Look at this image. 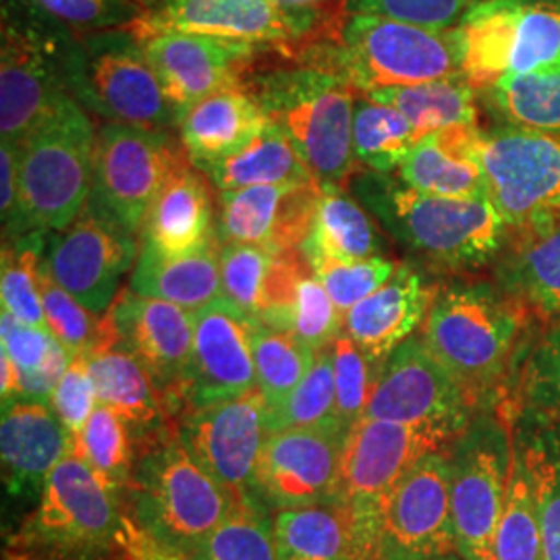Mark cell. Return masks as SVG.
Listing matches in <instances>:
<instances>
[{
  "label": "cell",
  "mask_w": 560,
  "mask_h": 560,
  "mask_svg": "<svg viewBox=\"0 0 560 560\" xmlns=\"http://www.w3.org/2000/svg\"><path fill=\"white\" fill-rule=\"evenodd\" d=\"M138 451L127 490L131 521L164 552L189 559L240 502L194 459L175 428L140 442Z\"/></svg>",
  "instance_id": "obj_4"
},
{
  "label": "cell",
  "mask_w": 560,
  "mask_h": 560,
  "mask_svg": "<svg viewBox=\"0 0 560 560\" xmlns=\"http://www.w3.org/2000/svg\"><path fill=\"white\" fill-rule=\"evenodd\" d=\"M96 131L71 94L20 145V224L11 240L59 233L80 219L94 187Z\"/></svg>",
  "instance_id": "obj_6"
},
{
  "label": "cell",
  "mask_w": 560,
  "mask_h": 560,
  "mask_svg": "<svg viewBox=\"0 0 560 560\" xmlns=\"http://www.w3.org/2000/svg\"><path fill=\"white\" fill-rule=\"evenodd\" d=\"M476 411L480 409L459 382L413 335L384 361L365 418L436 425L460 434Z\"/></svg>",
  "instance_id": "obj_16"
},
{
  "label": "cell",
  "mask_w": 560,
  "mask_h": 560,
  "mask_svg": "<svg viewBox=\"0 0 560 560\" xmlns=\"http://www.w3.org/2000/svg\"><path fill=\"white\" fill-rule=\"evenodd\" d=\"M69 453L80 457L102 483L127 492L138 460V442L129 423L113 409L98 405L78 436H71Z\"/></svg>",
  "instance_id": "obj_42"
},
{
  "label": "cell",
  "mask_w": 560,
  "mask_h": 560,
  "mask_svg": "<svg viewBox=\"0 0 560 560\" xmlns=\"http://www.w3.org/2000/svg\"><path fill=\"white\" fill-rule=\"evenodd\" d=\"M451 511L457 552L494 560V538L513 465V428L497 407H486L448 446Z\"/></svg>",
  "instance_id": "obj_10"
},
{
  "label": "cell",
  "mask_w": 560,
  "mask_h": 560,
  "mask_svg": "<svg viewBox=\"0 0 560 560\" xmlns=\"http://www.w3.org/2000/svg\"><path fill=\"white\" fill-rule=\"evenodd\" d=\"M335 361L332 345L316 351V361L300 386L280 402L266 407V430L275 434L289 428H312L335 420ZM339 423V421H337Z\"/></svg>",
  "instance_id": "obj_49"
},
{
  "label": "cell",
  "mask_w": 560,
  "mask_h": 560,
  "mask_svg": "<svg viewBox=\"0 0 560 560\" xmlns=\"http://www.w3.org/2000/svg\"><path fill=\"white\" fill-rule=\"evenodd\" d=\"M141 235L145 245L166 256L194 254L219 241L208 183L191 162L164 185Z\"/></svg>",
  "instance_id": "obj_30"
},
{
  "label": "cell",
  "mask_w": 560,
  "mask_h": 560,
  "mask_svg": "<svg viewBox=\"0 0 560 560\" xmlns=\"http://www.w3.org/2000/svg\"><path fill=\"white\" fill-rule=\"evenodd\" d=\"M243 88L291 140L320 187L349 185L355 175V85L335 73L289 60L275 69L252 71Z\"/></svg>",
  "instance_id": "obj_3"
},
{
  "label": "cell",
  "mask_w": 560,
  "mask_h": 560,
  "mask_svg": "<svg viewBox=\"0 0 560 560\" xmlns=\"http://www.w3.org/2000/svg\"><path fill=\"white\" fill-rule=\"evenodd\" d=\"M62 75L69 94L108 122L159 131L179 127L143 42L129 27L65 36Z\"/></svg>",
  "instance_id": "obj_8"
},
{
  "label": "cell",
  "mask_w": 560,
  "mask_h": 560,
  "mask_svg": "<svg viewBox=\"0 0 560 560\" xmlns=\"http://www.w3.org/2000/svg\"><path fill=\"white\" fill-rule=\"evenodd\" d=\"M179 120L194 104L229 88H243L272 44L156 32L140 36Z\"/></svg>",
  "instance_id": "obj_21"
},
{
  "label": "cell",
  "mask_w": 560,
  "mask_h": 560,
  "mask_svg": "<svg viewBox=\"0 0 560 560\" xmlns=\"http://www.w3.org/2000/svg\"><path fill=\"white\" fill-rule=\"evenodd\" d=\"M191 560H279L275 517L261 502H240Z\"/></svg>",
  "instance_id": "obj_48"
},
{
  "label": "cell",
  "mask_w": 560,
  "mask_h": 560,
  "mask_svg": "<svg viewBox=\"0 0 560 560\" xmlns=\"http://www.w3.org/2000/svg\"><path fill=\"white\" fill-rule=\"evenodd\" d=\"M480 102L499 125L560 138V69L504 75L481 90Z\"/></svg>",
  "instance_id": "obj_40"
},
{
  "label": "cell",
  "mask_w": 560,
  "mask_h": 560,
  "mask_svg": "<svg viewBox=\"0 0 560 560\" xmlns=\"http://www.w3.org/2000/svg\"><path fill=\"white\" fill-rule=\"evenodd\" d=\"M320 196L316 180L221 191L219 241L258 245L275 254L301 249L314 229Z\"/></svg>",
  "instance_id": "obj_23"
},
{
  "label": "cell",
  "mask_w": 560,
  "mask_h": 560,
  "mask_svg": "<svg viewBox=\"0 0 560 560\" xmlns=\"http://www.w3.org/2000/svg\"><path fill=\"white\" fill-rule=\"evenodd\" d=\"M536 318L497 280L457 279L441 287L421 339L478 409L509 399Z\"/></svg>",
  "instance_id": "obj_1"
},
{
  "label": "cell",
  "mask_w": 560,
  "mask_h": 560,
  "mask_svg": "<svg viewBox=\"0 0 560 560\" xmlns=\"http://www.w3.org/2000/svg\"><path fill=\"white\" fill-rule=\"evenodd\" d=\"M345 328V318L337 305L322 287L314 272L303 277L298 289V298L289 314L287 332L300 339L314 351H322L339 339Z\"/></svg>",
  "instance_id": "obj_54"
},
{
  "label": "cell",
  "mask_w": 560,
  "mask_h": 560,
  "mask_svg": "<svg viewBox=\"0 0 560 560\" xmlns=\"http://www.w3.org/2000/svg\"><path fill=\"white\" fill-rule=\"evenodd\" d=\"M488 200L509 229L560 217V138L511 125L478 129Z\"/></svg>",
  "instance_id": "obj_12"
},
{
  "label": "cell",
  "mask_w": 560,
  "mask_h": 560,
  "mask_svg": "<svg viewBox=\"0 0 560 560\" xmlns=\"http://www.w3.org/2000/svg\"><path fill=\"white\" fill-rule=\"evenodd\" d=\"M436 293L439 287L428 282L421 270L400 264L393 279L345 314V335L382 368L400 342L413 337Z\"/></svg>",
  "instance_id": "obj_25"
},
{
  "label": "cell",
  "mask_w": 560,
  "mask_h": 560,
  "mask_svg": "<svg viewBox=\"0 0 560 560\" xmlns=\"http://www.w3.org/2000/svg\"><path fill=\"white\" fill-rule=\"evenodd\" d=\"M280 2L291 7H324L326 0H280Z\"/></svg>",
  "instance_id": "obj_58"
},
{
  "label": "cell",
  "mask_w": 560,
  "mask_h": 560,
  "mask_svg": "<svg viewBox=\"0 0 560 560\" xmlns=\"http://www.w3.org/2000/svg\"><path fill=\"white\" fill-rule=\"evenodd\" d=\"M0 212L4 240H11L20 224V145L11 141L0 148Z\"/></svg>",
  "instance_id": "obj_57"
},
{
  "label": "cell",
  "mask_w": 560,
  "mask_h": 560,
  "mask_svg": "<svg viewBox=\"0 0 560 560\" xmlns=\"http://www.w3.org/2000/svg\"><path fill=\"white\" fill-rule=\"evenodd\" d=\"M266 125L268 117L247 88H229L194 104L180 117V145L201 171L243 150Z\"/></svg>",
  "instance_id": "obj_29"
},
{
  "label": "cell",
  "mask_w": 560,
  "mask_h": 560,
  "mask_svg": "<svg viewBox=\"0 0 560 560\" xmlns=\"http://www.w3.org/2000/svg\"><path fill=\"white\" fill-rule=\"evenodd\" d=\"M314 272L301 249L268 252L258 245L221 243L222 298L249 320L287 332L303 277Z\"/></svg>",
  "instance_id": "obj_24"
},
{
  "label": "cell",
  "mask_w": 560,
  "mask_h": 560,
  "mask_svg": "<svg viewBox=\"0 0 560 560\" xmlns=\"http://www.w3.org/2000/svg\"><path fill=\"white\" fill-rule=\"evenodd\" d=\"M48 405L67 428L69 436H78L101 405L85 358H75L69 363Z\"/></svg>",
  "instance_id": "obj_56"
},
{
  "label": "cell",
  "mask_w": 560,
  "mask_h": 560,
  "mask_svg": "<svg viewBox=\"0 0 560 560\" xmlns=\"http://www.w3.org/2000/svg\"><path fill=\"white\" fill-rule=\"evenodd\" d=\"M177 432L194 459L237 502H260L254 478L261 446L268 439L266 400L260 388L237 399L191 409L180 418Z\"/></svg>",
  "instance_id": "obj_18"
},
{
  "label": "cell",
  "mask_w": 560,
  "mask_h": 560,
  "mask_svg": "<svg viewBox=\"0 0 560 560\" xmlns=\"http://www.w3.org/2000/svg\"><path fill=\"white\" fill-rule=\"evenodd\" d=\"M314 275L337 305L340 316L355 307L360 301L376 293L397 272V261L384 256L351 261H320L314 264Z\"/></svg>",
  "instance_id": "obj_53"
},
{
  "label": "cell",
  "mask_w": 560,
  "mask_h": 560,
  "mask_svg": "<svg viewBox=\"0 0 560 560\" xmlns=\"http://www.w3.org/2000/svg\"><path fill=\"white\" fill-rule=\"evenodd\" d=\"M2 351L20 374L18 400L48 402L73 358L50 332L21 324L7 312L0 314Z\"/></svg>",
  "instance_id": "obj_41"
},
{
  "label": "cell",
  "mask_w": 560,
  "mask_h": 560,
  "mask_svg": "<svg viewBox=\"0 0 560 560\" xmlns=\"http://www.w3.org/2000/svg\"><path fill=\"white\" fill-rule=\"evenodd\" d=\"M119 347L140 361L161 395L168 418H183L187 405V374L194 351V312L120 291L108 310Z\"/></svg>",
  "instance_id": "obj_17"
},
{
  "label": "cell",
  "mask_w": 560,
  "mask_h": 560,
  "mask_svg": "<svg viewBox=\"0 0 560 560\" xmlns=\"http://www.w3.org/2000/svg\"><path fill=\"white\" fill-rule=\"evenodd\" d=\"M520 0L474 2L455 27L463 78L478 92L509 75L515 50Z\"/></svg>",
  "instance_id": "obj_34"
},
{
  "label": "cell",
  "mask_w": 560,
  "mask_h": 560,
  "mask_svg": "<svg viewBox=\"0 0 560 560\" xmlns=\"http://www.w3.org/2000/svg\"><path fill=\"white\" fill-rule=\"evenodd\" d=\"M381 224L345 191V187H322L314 229L301 252L310 264L376 258L384 254Z\"/></svg>",
  "instance_id": "obj_35"
},
{
  "label": "cell",
  "mask_w": 560,
  "mask_h": 560,
  "mask_svg": "<svg viewBox=\"0 0 560 560\" xmlns=\"http://www.w3.org/2000/svg\"><path fill=\"white\" fill-rule=\"evenodd\" d=\"M335 361V420L345 432L365 418L382 368L365 358L345 332L332 342Z\"/></svg>",
  "instance_id": "obj_51"
},
{
  "label": "cell",
  "mask_w": 560,
  "mask_h": 560,
  "mask_svg": "<svg viewBox=\"0 0 560 560\" xmlns=\"http://www.w3.org/2000/svg\"><path fill=\"white\" fill-rule=\"evenodd\" d=\"M69 441L67 428L48 402L13 400L4 405L0 455L9 492H42L52 469L67 457Z\"/></svg>",
  "instance_id": "obj_26"
},
{
  "label": "cell",
  "mask_w": 560,
  "mask_h": 560,
  "mask_svg": "<svg viewBox=\"0 0 560 560\" xmlns=\"http://www.w3.org/2000/svg\"><path fill=\"white\" fill-rule=\"evenodd\" d=\"M560 69V0H520L509 75Z\"/></svg>",
  "instance_id": "obj_50"
},
{
  "label": "cell",
  "mask_w": 560,
  "mask_h": 560,
  "mask_svg": "<svg viewBox=\"0 0 560 560\" xmlns=\"http://www.w3.org/2000/svg\"><path fill=\"white\" fill-rule=\"evenodd\" d=\"M85 360L98 402L129 423L138 444L168 428L171 418L154 382L129 351L117 345Z\"/></svg>",
  "instance_id": "obj_33"
},
{
  "label": "cell",
  "mask_w": 560,
  "mask_h": 560,
  "mask_svg": "<svg viewBox=\"0 0 560 560\" xmlns=\"http://www.w3.org/2000/svg\"><path fill=\"white\" fill-rule=\"evenodd\" d=\"M506 418L523 444L536 486L541 560H560V421L532 411H513Z\"/></svg>",
  "instance_id": "obj_36"
},
{
  "label": "cell",
  "mask_w": 560,
  "mask_h": 560,
  "mask_svg": "<svg viewBox=\"0 0 560 560\" xmlns=\"http://www.w3.org/2000/svg\"><path fill=\"white\" fill-rule=\"evenodd\" d=\"M457 436L436 425L370 418L347 432L335 501L349 509L363 540L381 548L382 520L393 488L421 457L448 451Z\"/></svg>",
  "instance_id": "obj_9"
},
{
  "label": "cell",
  "mask_w": 560,
  "mask_h": 560,
  "mask_svg": "<svg viewBox=\"0 0 560 560\" xmlns=\"http://www.w3.org/2000/svg\"><path fill=\"white\" fill-rule=\"evenodd\" d=\"M474 0H339L340 15H372L448 32L459 25Z\"/></svg>",
  "instance_id": "obj_55"
},
{
  "label": "cell",
  "mask_w": 560,
  "mask_h": 560,
  "mask_svg": "<svg viewBox=\"0 0 560 560\" xmlns=\"http://www.w3.org/2000/svg\"><path fill=\"white\" fill-rule=\"evenodd\" d=\"M67 34L4 11L0 50V136L21 145L69 94L62 75Z\"/></svg>",
  "instance_id": "obj_13"
},
{
  "label": "cell",
  "mask_w": 560,
  "mask_h": 560,
  "mask_svg": "<svg viewBox=\"0 0 560 560\" xmlns=\"http://www.w3.org/2000/svg\"><path fill=\"white\" fill-rule=\"evenodd\" d=\"M129 291L198 312L222 298L221 241L185 256H166L141 243Z\"/></svg>",
  "instance_id": "obj_31"
},
{
  "label": "cell",
  "mask_w": 560,
  "mask_h": 560,
  "mask_svg": "<svg viewBox=\"0 0 560 560\" xmlns=\"http://www.w3.org/2000/svg\"><path fill=\"white\" fill-rule=\"evenodd\" d=\"M30 4L36 15L59 23L75 36L131 27L150 13L143 0H30Z\"/></svg>",
  "instance_id": "obj_52"
},
{
  "label": "cell",
  "mask_w": 560,
  "mask_h": 560,
  "mask_svg": "<svg viewBox=\"0 0 560 560\" xmlns=\"http://www.w3.org/2000/svg\"><path fill=\"white\" fill-rule=\"evenodd\" d=\"M494 560H541L536 486L520 439L513 434V465L494 538Z\"/></svg>",
  "instance_id": "obj_43"
},
{
  "label": "cell",
  "mask_w": 560,
  "mask_h": 560,
  "mask_svg": "<svg viewBox=\"0 0 560 560\" xmlns=\"http://www.w3.org/2000/svg\"><path fill=\"white\" fill-rule=\"evenodd\" d=\"M252 349L256 382L268 409L279 407L300 386L316 361V351L300 339L258 322L252 337Z\"/></svg>",
  "instance_id": "obj_47"
},
{
  "label": "cell",
  "mask_w": 560,
  "mask_h": 560,
  "mask_svg": "<svg viewBox=\"0 0 560 560\" xmlns=\"http://www.w3.org/2000/svg\"><path fill=\"white\" fill-rule=\"evenodd\" d=\"M189 162L168 131L104 122L96 131L94 187L88 203L138 237L164 185Z\"/></svg>",
  "instance_id": "obj_11"
},
{
  "label": "cell",
  "mask_w": 560,
  "mask_h": 560,
  "mask_svg": "<svg viewBox=\"0 0 560 560\" xmlns=\"http://www.w3.org/2000/svg\"><path fill=\"white\" fill-rule=\"evenodd\" d=\"M349 189L390 240L436 270L494 266L509 240V226L490 200L421 194L399 177L374 171L355 173Z\"/></svg>",
  "instance_id": "obj_2"
},
{
  "label": "cell",
  "mask_w": 560,
  "mask_h": 560,
  "mask_svg": "<svg viewBox=\"0 0 560 560\" xmlns=\"http://www.w3.org/2000/svg\"><path fill=\"white\" fill-rule=\"evenodd\" d=\"M494 280L536 318H560V217L509 229Z\"/></svg>",
  "instance_id": "obj_27"
},
{
  "label": "cell",
  "mask_w": 560,
  "mask_h": 560,
  "mask_svg": "<svg viewBox=\"0 0 560 560\" xmlns=\"http://www.w3.org/2000/svg\"><path fill=\"white\" fill-rule=\"evenodd\" d=\"M136 260V235L90 203L71 226L50 233L44 254L52 279L96 316L113 307L119 298L120 279Z\"/></svg>",
  "instance_id": "obj_15"
},
{
  "label": "cell",
  "mask_w": 560,
  "mask_h": 560,
  "mask_svg": "<svg viewBox=\"0 0 560 560\" xmlns=\"http://www.w3.org/2000/svg\"><path fill=\"white\" fill-rule=\"evenodd\" d=\"M46 254V235L30 233L18 240H4L0 298L2 312L21 324L48 330L42 307L40 266Z\"/></svg>",
  "instance_id": "obj_46"
},
{
  "label": "cell",
  "mask_w": 560,
  "mask_h": 560,
  "mask_svg": "<svg viewBox=\"0 0 560 560\" xmlns=\"http://www.w3.org/2000/svg\"><path fill=\"white\" fill-rule=\"evenodd\" d=\"M457 552L446 451L421 457L393 488L382 520L381 560H430Z\"/></svg>",
  "instance_id": "obj_20"
},
{
  "label": "cell",
  "mask_w": 560,
  "mask_h": 560,
  "mask_svg": "<svg viewBox=\"0 0 560 560\" xmlns=\"http://www.w3.org/2000/svg\"><path fill=\"white\" fill-rule=\"evenodd\" d=\"M363 96L397 108L413 125L418 138L451 127L478 125L480 117V92L465 78L382 88Z\"/></svg>",
  "instance_id": "obj_38"
},
{
  "label": "cell",
  "mask_w": 560,
  "mask_h": 560,
  "mask_svg": "<svg viewBox=\"0 0 560 560\" xmlns=\"http://www.w3.org/2000/svg\"><path fill=\"white\" fill-rule=\"evenodd\" d=\"M42 307L48 330L67 353L75 358H92L119 345V335L110 314L96 316L80 301L73 300L57 280L52 279L46 261L40 266Z\"/></svg>",
  "instance_id": "obj_44"
},
{
  "label": "cell",
  "mask_w": 560,
  "mask_h": 560,
  "mask_svg": "<svg viewBox=\"0 0 560 560\" xmlns=\"http://www.w3.org/2000/svg\"><path fill=\"white\" fill-rule=\"evenodd\" d=\"M275 538L279 560H381L339 501L277 511Z\"/></svg>",
  "instance_id": "obj_32"
},
{
  "label": "cell",
  "mask_w": 560,
  "mask_h": 560,
  "mask_svg": "<svg viewBox=\"0 0 560 560\" xmlns=\"http://www.w3.org/2000/svg\"><path fill=\"white\" fill-rule=\"evenodd\" d=\"M474 2H481V0H474Z\"/></svg>",
  "instance_id": "obj_60"
},
{
  "label": "cell",
  "mask_w": 560,
  "mask_h": 560,
  "mask_svg": "<svg viewBox=\"0 0 560 560\" xmlns=\"http://www.w3.org/2000/svg\"><path fill=\"white\" fill-rule=\"evenodd\" d=\"M430 560H467L460 557L459 552H453V555H444V557H436V559Z\"/></svg>",
  "instance_id": "obj_59"
},
{
  "label": "cell",
  "mask_w": 560,
  "mask_h": 560,
  "mask_svg": "<svg viewBox=\"0 0 560 560\" xmlns=\"http://www.w3.org/2000/svg\"><path fill=\"white\" fill-rule=\"evenodd\" d=\"M497 409L502 416L532 411L560 421V318L532 326L509 399Z\"/></svg>",
  "instance_id": "obj_39"
},
{
  "label": "cell",
  "mask_w": 560,
  "mask_h": 560,
  "mask_svg": "<svg viewBox=\"0 0 560 560\" xmlns=\"http://www.w3.org/2000/svg\"><path fill=\"white\" fill-rule=\"evenodd\" d=\"M413 125L397 108L361 96L353 110V152L355 161L382 175L399 171L416 141Z\"/></svg>",
  "instance_id": "obj_45"
},
{
  "label": "cell",
  "mask_w": 560,
  "mask_h": 560,
  "mask_svg": "<svg viewBox=\"0 0 560 560\" xmlns=\"http://www.w3.org/2000/svg\"><path fill=\"white\" fill-rule=\"evenodd\" d=\"M330 18L324 7H291L280 0H164L129 30L138 36L185 32L282 46L316 36Z\"/></svg>",
  "instance_id": "obj_14"
},
{
  "label": "cell",
  "mask_w": 560,
  "mask_h": 560,
  "mask_svg": "<svg viewBox=\"0 0 560 560\" xmlns=\"http://www.w3.org/2000/svg\"><path fill=\"white\" fill-rule=\"evenodd\" d=\"M201 173L210 177L219 191L316 180L291 140L270 120L243 150L208 164Z\"/></svg>",
  "instance_id": "obj_37"
},
{
  "label": "cell",
  "mask_w": 560,
  "mask_h": 560,
  "mask_svg": "<svg viewBox=\"0 0 560 560\" xmlns=\"http://www.w3.org/2000/svg\"><path fill=\"white\" fill-rule=\"evenodd\" d=\"M254 328L256 322L224 298L194 312V351L187 374L189 411L237 399L258 388Z\"/></svg>",
  "instance_id": "obj_22"
},
{
  "label": "cell",
  "mask_w": 560,
  "mask_h": 560,
  "mask_svg": "<svg viewBox=\"0 0 560 560\" xmlns=\"http://www.w3.org/2000/svg\"><path fill=\"white\" fill-rule=\"evenodd\" d=\"M345 436L337 421L268 434L256 465V499L270 511L335 501Z\"/></svg>",
  "instance_id": "obj_19"
},
{
  "label": "cell",
  "mask_w": 560,
  "mask_h": 560,
  "mask_svg": "<svg viewBox=\"0 0 560 560\" xmlns=\"http://www.w3.org/2000/svg\"><path fill=\"white\" fill-rule=\"evenodd\" d=\"M326 34L328 71L363 94L463 78L455 30L439 32L402 21L335 13Z\"/></svg>",
  "instance_id": "obj_7"
},
{
  "label": "cell",
  "mask_w": 560,
  "mask_h": 560,
  "mask_svg": "<svg viewBox=\"0 0 560 560\" xmlns=\"http://www.w3.org/2000/svg\"><path fill=\"white\" fill-rule=\"evenodd\" d=\"M478 129V125H467L421 136L400 164L399 179L411 189L439 198L488 200L476 148Z\"/></svg>",
  "instance_id": "obj_28"
},
{
  "label": "cell",
  "mask_w": 560,
  "mask_h": 560,
  "mask_svg": "<svg viewBox=\"0 0 560 560\" xmlns=\"http://www.w3.org/2000/svg\"><path fill=\"white\" fill-rule=\"evenodd\" d=\"M127 527L119 492L67 453L44 483L34 511L7 540L4 559L113 560L119 548H127Z\"/></svg>",
  "instance_id": "obj_5"
}]
</instances>
